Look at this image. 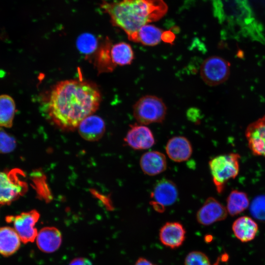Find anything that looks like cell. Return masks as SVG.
<instances>
[{"label": "cell", "mask_w": 265, "mask_h": 265, "mask_svg": "<svg viewBox=\"0 0 265 265\" xmlns=\"http://www.w3.org/2000/svg\"><path fill=\"white\" fill-rule=\"evenodd\" d=\"M178 197V190L176 184L167 179L157 182L150 195V203L158 212H164L166 207L172 205Z\"/></svg>", "instance_id": "cell-8"}, {"label": "cell", "mask_w": 265, "mask_h": 265, "mask_svg": "<svg viewBox=\"0 0 265 265\" xmlns=\"http://www.w3.org/2000/svg\"><path fill=\"white\" fill-rule=\"evenodd\" d=\"M228 212L217 200L209 197L196 213L197 222L204 226H209L225 219Z\"/></svg>", "instance_id": "cell-10"}, {"label": "cell", "mask_w": 265, "mask_h": 265, "mask_svg": "<svg viewBox=\"0 0 265 265\" xmlns=\"http://www.w3.org/2000/svg\"><path fill=\"white\" fill-rule=\"evenodd\" d=\"M163 31L159 27L147 24L142 26L138 31L135 42L143 45L154 46L158 45L161 40Z\"/></svg>", "instance_id": "cell-22"}, {"label": "cell", "mask_w": 265, "mask_h": 265, "mask_svg": "<svg viewBox=\"0 0 265 265\" xmlns=\"http://www.w3.org/2000/svg\"><path fill=\"white\" fill-rule=\"evenodd\" d=\"M100 7L109 15L113 25L124 30L133 42L142 26L159 20L167 11L163 0H103Z\"/></svg>", "instance_id": "cell-2"}, {"label": "cell", "mask_w": 265, "mask_h": 265, "mask_svg": "<svg viewBox=\"0 0 265 265\" xmlns=\"http://www.w3.org/2000/svg\"><path fill=\"white\" fill-rule=\"evenodd\" d=\"M134 265H156L148 259L143 258V257H140L139 258L137 261H136Z\"/></svg>", "instance_id": "cell-31"}, {"label": "cell", "mask_w": 265, "mask_h": 265, "mask_svg": "<svg viewBox=\"0 0 265 265\" xmlns=\"http://www.w3.org/2000/svg\"><path fill=\"white\" fill-rule=\"evenodd\" d=\"M186 235V229L181 223L167 222L159 230V239L164 246L171 249H176L183 244Z\"/></svg>", "instance_id": "cell-13"}, {"label": "cell", "mask_w": 265, "mask_h": 265, "mask_svg": "<svg viewBox=\"0 0 265 265\" xmlns=\"http://www.w3.org/2000/svg\"><path fill=\"white\" fill-rule=\"evenodd\" d=\"M230 64L222 57L212 56L207 58L200 67V76L207 85L213 86L220 84L228 79Z\"/></svg>", "instance_id": "cell-7"}, {"label": "cell", "mask_w": 265, "mask_h": 265, "mask_svg": "<svg viewBox=\"0 0 265 265\" xmlns=\"http://www.w3.org/2000/svg\"><path fill=\"white\" fill-rule=\"evenodd\" d=\"M214 16L227 35L265 45L261 24L256 19L248 0H212Z\"/></svg>", "instance_id": "cell-3"}, {"label": "cell", "mask_w": 265, "mask_h": 265, "mask_svg": "<svg viewBox=\"0 0 265 265\" xmlns=\"http://www.w3.org/2000/svg\"><path fill=\"white\" fill-rule=\"evenodd\" d=\"M111 46L110 42L108 41L99 51L97 58V66L101 72L112 71L116 66L113 64L110 55Z\"/></svg>", "instance_id": "cell-24"}, {"label": "cell", "mask_w": 265, "mask_h": 265, "mask_svg": "<svg viewBox=\"0 0 265 265\" xmlns=\"http://www.w3.org/2000/svg\"><path fill=\"white\" fill-rule=\"evenodd\" d=\"M21 239L15 230L11 227H0V254L9 256L15 253L21 245Z\"/></svg>", "instance_id": "cell-19"}, {"label": "cell", "mask_w": 265, "mask_h": 265, "mask_svg": "<svg viewBox=\"0 0 265 265\" xmlns=\"http://www.w3.org/2000/svg\"><path fill=\"white\" fill-rule=\"evenodd\" d=\"M79 132L85 140L93 141L99 139L105 131V124L99 116L91 115L84 119L78 126Z\"/></svg>", "instance_id": "cell-17"}, {"label": "cell", "mask_w": 265, "mask_h": 265, "mask_svg": "<svg viewBox=\"0 0 265 265\" xmlns=\"http://www.w3.org/2000/svg\"><path fill=\"white\" fill-rule=\"evenodd\" d=\"M185 265H211L206 254L200 251H193L186 256Z\"/></svg>", "instance_id": "cell-28"}, {"label": "cell", "mask_w": 265, "mask_h": 265, "mask_svg": "<svg viewBox=\"0 0 265 265\" xmlns=\"http://www.w3.org/2000/svg\"><path fill=\"white\" fill-rule=\"evenodd\" d=\"M232 230L237 238L241 242H246L254 238L258 231V226L252 218L243 216L234 221Z\"/></svg>", "instance_id": "cell-18"}, {"label": "cell", "mask_w": 265, "mask_h": 265, "mask_svg": "<svg viewBox=\"0 0 265 265\" xmlns=\"http://www.w3.org/2000/svg\"><path fill=\"white\" fill-rule=\"evenodd\" d=\"M240 158L239 154L231 153L216 156L210 160L209 165L212 182L218 193L223 192L230 180L238 175Z\"/></svg>", "instance_id": "cell-4"}, {"label": "cell", "mask_w": 265, "mask_h": 265, "mask_svg": "<svg viewBox=\"0 0 265 265\" xmlns=\"http://www.w3.org/2000/svg\"><path fill=\"white\" fill-rule=\"evenodd\" d=\"M69 265H92V263L86 258L78 257L72 260Z\"/></svg>", "instance_id": "cell-29"}, {"label": "cell", "mask_w": 265, "mask_h": 265, "mask_svg": "<svg viewBox=\"0 0 265 265\" xmlns=\"http://www.w3.org/2000/svg\"><path fill=\"white\" fill-rule=\"evenodd\" d=\"M62 242L60 231L54 227H46L40 230L36 237L38 248L42 252L51 253L56 251Z\"/></svg>", "instance_id": "cell-16"}, {"label": "cell", "mask_w": 265, "mask_h": 265, "mask_svg": "<svg viewBox=\"0 0 265 265\" xmlns=\"http://www.w3.org/2000/svg\"><path fill=\"white\" fill-rule=\"evenodd\" d=\"M100 102V92L92 83L77 80H63L51 92L47 113L58 128L73 130L97 110Z\"/></svg>", "instance_id": "cell-1"}, {"label": "cell", "mask_w": 265, "mask_h": 265, "mask_svg": "<svg viewBox=\"0 0 265 265\" xmlns=\"http://www.w3.org/2000/svg\"><path fill=\"white\" fill-rule=\"evenodd\" d=\"M165 150L168 157L171 160L180 162L190 158L192 153V147L186 137L176 136L168 141Z\"/></svg>", "instance_id": "cell-14"}, {"label": "cell", "mask_w": 265, "mask_h": 265, "mask_svg": "<svg viewBox=\"0 0 265 265\" xmlns=\"http://www.w3.org/2000/svg\"><path fill=\"white\" fill-rule=\"evenodd\" d=\"M16 112L14 99L9 95H0V127L11 128Z\"/></svg>", "instance_id": "cell-23"}, {"label": "cell", "mask_w": 265, "mask_h": 265, "mask_svg": "<svg viewBox=\"0 0 265 265\" xmlns=\"http://www.w3.org/2000/svg\"><path fill=\"white\" fill-rule=\"evenodd\" d=\"M110 55L113 64L124 66L131 64L134 58V53L131 46L126 42H119L112 45Z\"/></svg>", "instance_id": "cell-21"}, {"label": "cell", "mask_w": 265, "mask_h": 265, "mask_svg": "<svg viewBox=\"0 0 265 265\" xmlns=\"http://www.w3.org/2000/svg\"><path fill=\"white\" fill-rule=\"evenodd\" d=\"M175 39V35L170 31H164L162 36L163 41L171 43Z\"/></svg>", "instance_id": "cell-30"}, {"label": "cell", "mask_w": 265, "mask_h": 265, "mask_svg": "<svg viewBox=\"0 0 265 265\" xmlns=\"http://www.w3.org/2000/svg\"><path fill=\"white\" fill-rule=\"evenodd\" d=\"M125 141L135 150H146L152 147L155 139L150 129L144 125L135 124L131 126Z\"/></svg>", "instance_id": "cell-12"}, {"label": "cell", "mask_w": 265, "mask_h": 265, "mask_svg": "<svg viewBox=\"0 0 265 265\" xmlns=\"http://www.w3.org/2000/svg\"><path fill=\"white\" fill-rule=\"evenodd\" d=\"M226 201L227 211L232 216L241 213L250 205L247 194L238 190H232L228 195Z\"/></svg>", "instance_id": "cell-20"}, {"label": "cell", "mask_w": 265, "mask_h": 265, "mask_svg": "<svg viewBox=\"0 0 265 265\" xmlns=\"http://www.w3.org/2000/svg\"><path fill=\"white\" fill-rule=\"evenodd\" d=\"M40 217L36 210L24 212L16 216L6 217L7 222L13 223L14 229L24 243L33 242L38 235V231L34 227Z\"/></svg>", "instance_id": "cell-9"}, {"label": "cell", "mask_w": 265, "mask_h": 265, "mask_svg": "<svg viewBox=\"0 0 265 265\" xmlns=\"http://www.w3.org/2000/svg\"><path fill=\"white\" fill-rule=\"evenodd\" d=\"M16 147V141L15 138L0 127V153H10Z\"/></svg>", "instance_id": "cell-27"}, {"label": "cell", "mask_w": 265, "mask_h": 265, "mask_svg": "<svg viewBox=\"0 0 265 265\" xmlns=\"http://www.w3.org/2000/svg\"><path fill=\"white\" fill-rule=\"evenodd\" d=\"M19 168L0 171V204L9 205L25 194L27 185Z\"/></svg>", "instance_id": "cell-6"}, {"label": "cell", "mask_w": 265, "mask_h": 265, "mask_svg": "<svg viewBox=\"0 0 265 265\" xmlns=\"http://www.w3.org/2000/svg\"><path fill=\"white\" fill-rule=\"evenodd\" d=\"M166 106L160 98L153 95L141 97L133 106L134 117L139 124L161 123L164 120Z\"/></svg>", "instance_id": "cell-5"}, {"label": "cell", "mask_w": 265, "mask_h": 265, "mask_svg": "<svg viewBox=\"0 0 265 265\" xmlns=\"http://www.w3.org/2000/svg\"><path fill=\"white\" fill-rule=\"evenodd\" d=\"M139 164L143 173L151 176L161 173L167 168L165 155L157 151H151L144 153L140 158Z\"/></svg>", "instance_id": "cell-15"}, {"label": "cell", "mask_w": 265, "mask_h": 265, "mask_svg": "<svg viewBox=\"0 0 265 265\" xmlns=\"http://www.w3.org/2000/svg\"><path fill=\"white\" fill-rule=\"evenodd\" d=\"M249 207L253 217L259 221L265 222V195H260L255 197Z\"/></svg>", "instance_id": "cell-25"}, {"label": "cell", "mask_w": 265, "mask_h": 265, "mask_svg": "<svg viewBox=\"0 0 265 265\" xmlns=\"http://www.w3.org/2000/svg\"><path fill=\"white\" fill-rule=\"evenodd\" d=\"M245 133L252 153L265 157V115L249 124Z\"/></svg>", "instance_id": "cell-11"}, {"label": "cell", "mask_w": 265, "mask_h": 265, "mask_svg": "<svg viewBox=\"0 0 265 265\" xmlns=\"http://www.w3.org/2000/svg\"><path fill=\"white\" fill-rule=\"evenodd\" d=\"M77 45L80 52L85 54L93 53L97 45V41L94 36L90 33L81 34L77 39Z\"/></svg>", "instance_id": "cell-26"}]
</instances>
